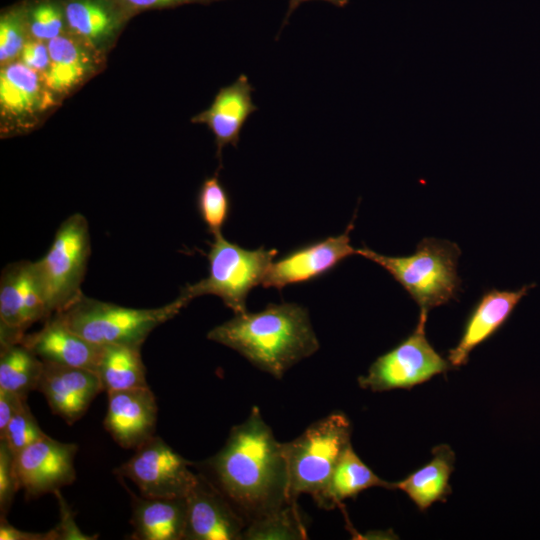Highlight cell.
<instances>
[{
  "label": "cell",
  "instance_id": "cell-1",
  "mask_svg": "<svg viewBox=\"0 0 540 540\" xmlns=\"http://www.w3.org/2000/svg\"><path fill=\"white\" fill-rule=\"evenodd\" d=\"M205 467L208 474L204 475L246 526L293 503L284 443L276 440L257 406L232 427L223 447Z\"/></svg>",
  "mask_w": 540,
  "mask_h": 540
},
{
  "label": "cell",
  "instance_id": "cell-2",
  "mask_svg": "<svg viewBox=\"0 0 540 540\" xmlns=\"http://www.w3.org/2000/svg\"><path fill=\"white\" fill-rule=\"evenodd\" d=\"M207 338L235 350L277 379L319 349L308 311L289 302L271 303L259 312L235 314L211 329Z\"/></svg>",
  "mask_w": 540,
  "mask_h": 540
},
{
  "label": "cell",
  "instance_id": "cell-3",
  "mask_svg": "<svg viewBox=\"0 0 540 540\" xmlns=\"http://www.w3.org/2000/svg\"><path fill=\"white\" fill-rule=\"evenodd\" d=\"M356 254L384 268L417 303L420 315L447 304L460 290V249L453 242L423 238L409 256H386L368 247L356 249Z\"/></svg>",
  "mask_w": 540,
  "mask_h": 540
},
{
  "label": "cell",
  "instance_id": "cell-4",
  "mask_svg": "<svg viewBox=\"0 0 540 540\" xmlns=\"http://www.w3.org/2000/svg\"><path fill=\"white\" fill-rule=\"evenodd\" d=\"M188 303L179 295L171 303L158 308L136 309L82 294L70 307L54 316L94 344L141 346L156 327L176 316Z\"/></svg>",
  "mask_w": 540,
  "mask_h": 540
},
{
  "label": "cell",
  "instance_id": "cell-5",
  "mask_svg": "<svg viewBox=\"0 0 540 540\" xmlns=\"http://www.w3.org/2000/svg\"><path fill=\"white\" fill-rule=\"evenodd\" d=\"M351 433L349 418L335 411L284 443L291 501L296 502L301 494H309L314 500L322 492L343 452L351 445Z\"/></svg>",
  "mask_w": 540,
  "mask_h": 540
},
{
  "label": "cell",
  "instance_id": "cell-6",
  "mask_svg": "<svg viewBox=\"0 0 540 540\" xmlns=\"http://www.w3.org/2000/svg\"><path fill=\"white\" fill-rule=\"evenodd\" d=\"M208 252L209 274L180 293L189 302L202 295L218 296L235 314L246 312V298L264 276L277 255L276 249L261 246L249 250L224 238L213 236Z\"/></svg>",
  "mask_w": 540,
  "mask_h": 540
},
{
  "label": "cell",
  "instance_id": "cell-7",
  "mask_svg": "<svg viewBox=\"0 0 540 540\" xmlns=\"http://www.w3.org/2000/svg\"><path fill=\"white\" fill-rule=\"evenodd\" d=\"M90 252L88 222L82 214L74 213L61 223L49 250L35 262L51 316L82 296Z\"/></svg>",
  "mask_w": 540,
  "mask_h": 540
},
{
  "label": "cell",
  "instance_id": "cell-8",
  "mask_svg": "<svg viewBox=\"0 0 540 540\" xmlns=\"http://www.w3.org/2000/svg\"><path fill=\"white\" fill-rule=\"evenodd\" d=\"M426 320L427 316L420 315L415 330L371 364L358 378L361 388L372 392L411 389L452 368L429 343Z\"/></svg>",
  "mask_w": 540,
  "mask_h": 540
},
{
  "label": "cell",
  "instance_id": "cell-9",
  "mask_svg": "<svg viewBox=\"0 0 540 540\" xmlns=\"http://www.w3.org/2000/svg\"><path fill=\"white\" fill-rule=\"evenodd\" d=\"M189 466L188 460L155 435L138 447L115 474L130 479L142 496L185 498L197 477Z\"/></svg>",
  "mask_w": 540,
  "mask_h": 540
},
{
  "label": "cell",
  "instance_id": "cell-10",
  "mask_svg": "<svg viewBox=\"0 0 540 540\" xmlns=\"http://www.w3.org/2000/svg\"><path fill=\"white\" fill-rule=\"evenodd\" d=\"M51 317L35 262L8 264L0 280V345L20 343L26 330Z\"/></svg>",
  "mask_w": 540,
  "mask_h": 540
},
{
  "label": "cell",
  "instance_id": "cell-11",
  "mask_svg": "<svg viewBox=\"0 0 540 540\" xmlns=\"http://www.w3.org/2000/svg\"><path fill=\"white\" fill-rule=\"evenodd\" d=\"M78 446L45 435L15 455L19 489L26 498L53 493L76 478L74 459Z\"/></svg>",
  "mask_w": 540,
  "mask_h": 540
},
{
  "label": "cell",
  "instance_id": "cell-12",
  "mask_svg": "<svg viewBox=\"0 0 540 540\" xmlns=\"http://www.w3.org/2000/svg\"><path fill=\"white\" fill-rule=\"evenodd\" d=\"M352 229L353 220L342 234L303 245L272 261L262 286L281 290L333 270L344 259L356 254V249L350 243Z\"/></svg>",
  "mask_w": 540,
  "mask_h": 540
},
{
  "label": "cell",
  "instance_id": "cell-13",
  "mask_svg": "<svg viewBox=\"0 0 540 540\" xmlns=\"http://www.w3.org/2000/svg\"><path fill=\"white\" fill-rule=\"evenodd\" d=\"M185 499L187 521L184 540L243 539L245 521L203 473H197Z\"/></svg>",
  "mask_w": 540,
  "mask_h": 540
},
{
  "label": "cell",
  "instance_id": "cell-14",
  "mask_svg": "<svg viewBox=\"0 0 540 540\" xmlns=\"http://www.w3.org/2000/svg\"><path fill=\"white\" fill-rule=\"evenodd\" d=\"M56 98L46 88L42 76L19 59L0 70V114L4 124L28 129L37 117L53 107Z\"/></svg>",
  "mask_w": 540,
  "mask_h": 540
},
{
  "label": "cell",
  "instance_id": "cell-15",
  "mask_svg": "<svg viewBox=\"0 0 540 540\" xmlns=\"http://www.w3.org/2000/svg\"><path fill=\"white\" fill-rule=\"evenodd\" d=\"M104 427L124 449H134L155 436L156 398L149 388L139 387L107 392Z\"/></svg>",
  "mask_w": 540,
  "mask_h": 540
},
{
  "label": "cell",
  "instance_id": "cell-16",
  "mask_svg": "<svg viewBox=\"0 0 540 540\" xmlns=\"http://www.w3.org/2000/svg\"><path fill=\"white\" fill-rule=\"evenodd\" d=\"M37 391L44 395L54 415L72 425L103 388L94 371L44 362Z\"/></svg>",
  "mask_w": 540,
  "mask_h": 540
},
{
  "label": "cell",
  "instance_id": "cell-17",
  "mask_svg": "<svg viewBox=\"0 0 540 540\" xmlns=\"http://www.w3.org/2000/svg\"><path fill=\"white\" fill-rule=\"evenodd\" d=\"M253 91L248 77L241 74L232 84L220 88L210 106L190 120L206 125L212 132L220 162L225 146H238L245 123L258 109L253 102Z\"/></svg>",
  "mask_w": 540,
  "mask_h": 540
},
{
  "label": "cell",
  "instance_id": "cell-18",
  "mask_svg": "<svg viewBox=\"0 0 540 540\" xmlns=\"http://www.w3.org/2000/svg\"><path fill=\"white\" fill-rule=\"evenodd\" d=\"M534 286L530 284L518 290L491 289L485 292L471 311L457 345L448 352L450 365H465L470 353L502 327Z\"/></svg>",
  "mask_w": 540,
  "mask_h": 540
},
{
  "label": "cell",
  "instance_id": "cell-19",
  "mask_svg": "<svg viewBox=\"0 0 540 540\" xmlns=\"http://www.w3.org/2000/svg\"><path fill=\"white\" fill-rule=\"evenodd\" d=\"M67 31L103 56L131 20L116 0H62Z\"/></svg>",
  "mask_w": 540,
  "mask_h": 540
},
{
  "label": "cell",
  "instance_id": "cell-20",
  "mask_svg": "<svg viewBox=\"0 0 540 540\" xmlns=\"http://www.w3.org/2000/svg\"><path fill=\"white\" fill-rule=\"evenodd\" d=\"M47 44L50 63L41 76L46 88L57 100L93 76L103 60V56L68 31Z\"/></svg>",
  "mask_w": 540,
  "mask_h": 540
},
{
  "label": "cell",
  "instance_id": "cell-21",
  "mask_svg": "<svg viewBox=\"0 0 540 540\" xmlns=\"http://www.w3.org/2000/svg\"><path fill=\"white\" fill-rule=\"evenodd\" d=\"M42 361L79 367L96 372L103 346L94 344L69 329L52 315L37 332L21 340Z\"/></svg>",
  "mask_w": 540,
  "mask_h": 540
},
{
  "label": "cell",
  "instance_id": "cell-22",
  "mask_svg": "<svg viewBox=\"0 0 540 540\" xmlns=\"http://www.w3.org/2000/svg\"><path fill=\"white\" fill-rule=\"evenodd\" d=\"M131 495L135 540H184L187 506L185 498H150Z\"/></svg>",
  "mask_w": 540,
  "mask_h": 540
},
{
  "label": "cell",
  "instance_id": "cell-23",
  "mask_svg": "<svg viewBox=\"0 0 540 540\" xmlns=\"http://www.w3.org/2000/svg\"><path fill=\"white\" fill-rule=\"evenodd\" d=\"M455 453L447 444L432 449V459L406 478L395 482L419 510L425 511L435 502H445L451 493L450 476L454 470Z\"/></svg>",
  "mask_w": 540,
  "mask_h": 540
},
{
  "label": "cell",
  "instance_id": "cell-24",
  "mask_svg": "<svg viewBox=\"0 0 540 540\" xmlns=\"http://www.w3.org/2000/svg\"><path fill=\"white\" fill-rule=\"evenodd\" d=\"M373 487L395 489V482H388L377 476L349 445L340 457L331 477L314 499L319 507L331 510L360 492Z\"/></svg>",
  "mask_w": 540,
  "mask_h": 540
},
{
  "label": "cell",
  "instance_id": "cell-25",
  "mask_svg": "<svg viewBox=\"0 0 540 540\" xmlns=\"http://www.w3.org/2000/svg\"><path fill=\"white\" fill-rule=\"evenodd\" d=\"M140 347L123 344L103 345L96 371L103 391L110 392L148 386Z\"/></svg>",
  "mask_w": 540,
  "mask_h": 540
},
{
  "label": "cell",
  "instance_id": "cell-26",
  "mask_svg": "<svg viewBox=\"0 0 540 540\" xmlns=\"http://www.w3.org/2000/svg\"><path fill=\"white\" fill-rule=\"evenodd\" d=\"M44 362L23 343L1 347L0 389L25 399L37 391Z\"/></svg>",
  "mask_w": 540,
  "mask_h": 540
},
{
  "label": "cell",
  "instance_id": "cell-27",
  "mask_svg": "<svg viewBox=\"0 0 540 540\" xmlns=\"http://www.w3.org/2000/svg\"><path fill=\"white\" fill-rule=\"evenodd\" d=\"M307 527L297 505L290 503L280 510L246 526L243 539H306Z\"/></svg>",
  "mask_w": 540,
  "mask_h": 540
},
{
  "label": "cell",
  "instance_id": "cell-28",
  "mask_svg": "<svg viewBox=\"0 0 540 540\" xmlns=\"http://www.w3.org/2000/svg\"><path fill=\"white\" fill-rule=\"evenodd\" d=\"M30 39L49 42L67 32L62 0H22Z\"/></svg>",
  "mask_w": 540,
  "mask_h": 540
},
{
  "label": "cell",
  "instance_id": "cell-29",
  "mask_svg": "<svg viewBox=\"0 0 540 540\" xmlns=\"http://www.w3.org/2000/svg\"><path fill=\"white\" fill-rule=\"evenodd\" d=\"M197 209L209 233L213 236L222 233L230 215L231 201L218 173L202 182L197 195Z\"/></svg>",
  "mask_w": 540,
  "mask_h": 540
},
{
  "label": "cell",
  "instance_id": "cell-30",
  "mask_svg": "<svg viewBox=\"0 0 540 540\" xmlns=\"http://www.w3.org/2000/svg\"><path fill=\"white\" fill-rule=\"evenodd\" d=\"M30 39L23 1L4 8L0 14L1 66L19 59Z\"/></svg>",
  "mask_w": 540,
  "mask_h": 540
},
{
  "label": "cell",
  "instance_id": "cell-31",
  "mask_svg": "<svg viewBox=\"0 0 540 540\" xmlns=\"http://www.w3.org/2000/svg\"><path fill=\"white\" fill-rule=\"evenodd\" d=\"M46 434L42 431L33 416L27 401L21 409L10 420L5 430L0 433V439H3L11 451L16 455L25 447L41 439Z\"/></svg>",
  "mask_w": 540,
  "mask_h": 540
},
{
  "label": "cell",
  "instance_id": "cell-32",
  "mask_svg": "<svg viewBox=\"0 0 540 540\" xmlns=\"http://www.w3.org/2000/svg\"><path fill=\"white\" fill-rule=\"evenodd\" d=\"M19 490L15 471V454L7 443L0 439V514L6 516Z\"/></svg>",
  "mask_w": 540,
  "mask_h": 540
},
{
  "label": "cell",
  "instance_id": "cell-33",
  "mask_svg": "<svg viewBox=\"0 0 540 540\" xmlns=\"http://www.w3.org/2000/svg\"><path fill=\"white\" fill-rule=\"evenodd\" d=\"M126 15L132 19L136 15L151 11L176 8L183 5H209L226 0H116Z\"/></svg>",
  "mask_w": 540,
  "mask_h": 540
},
{
  "label": "cell",
  "instance_id": "cell-34",
  "mask_svg": "<svg viewBox=\"0 0 540 540\" xmlns=\"http://www.w3.org/2000/svg\"><path fill=\"white\" fill-rule=\"evenodd\" d=\"M59 503L60 520L53 528L56 534V540H92L97 535L90 536L84 534L77 526L74 520V514L63 498L60 490L54 492Z\"/></svg>",
  "mask_w": 540,
  "mask_h": 540
},
{
  "label": "cell",
  "instance_id": "cell-35",
  "mask_svg": "<svg viewBox=\"0 0 540 540\" xmlns=\"http://www.w3.org/2000/svg\"><path fill=\"white\" fill-rule=\"evenodd\" d=\"M19 60L42 75L50 63L48 44L29 39L20 53Z\"/></svg>",
  "mask_w": 540,
  "mask_h": 540
},
{
  "label": "cell",
  "instance_id": "cell-36",
  "mask_svg": "<svg viewBox=\"0 0 540 540\" xmlns=\"http://www.w3.org/2000/svg\"><path fill=\"white\" fill-rule=\"evenodd\" d=\"M26 400L15 393L0 389V433L5 430Z\"/></svg>",
  "mask_w": 540,
  "mask_h": 540
},
{
  "label": "cell",
  "instance_id": "cell-37",
  "mask_svg": "<svg viewBox=\"0 0 540 540\" xmlns=\"http://www.w3.org/2000/svg\"><path fill=\"white\" fill-rule=\"evenodd\" d=\"M0 539L1 540H56V534L53 529L44 533H34L19 530L12 526L6 520V516H1L0 520Z\"/></svg>",
  "mask_w": 540,
  "mask_h": 540
},
{
  "label": "cell",
  "instance_id": "cell-38",
  "mask_svg": "<svg viewBox=\"0 0 540 540\" xmlns=\"http://www.w3.org/2000/svg\"><path fill=\"white\" fill-rule=\"evenodd\" d=\"M307 1H312V0H289L288 9H287L286 15L284 17V21H283V24L281 26V29H283L284 25L287 24L290 16L293 14V12L301 4H303L304 2H307ZM322 1L328 2V3H330V4L334 5V6H337V7H344L349 3V0H322Z\"/></svg>",
  "mask_w": 540,
  "mask_h": 540
}]
</instances>
